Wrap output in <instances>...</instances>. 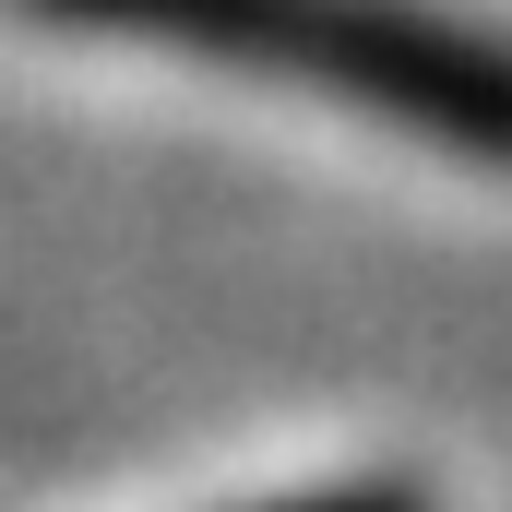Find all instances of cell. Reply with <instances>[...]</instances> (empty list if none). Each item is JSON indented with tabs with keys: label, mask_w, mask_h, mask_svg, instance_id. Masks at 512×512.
<instances>
[{
	"label": "cell",
	"mask_w": 512,
	"mask_h": 512,
	"mask_svg": "<svg viewBox=\"0 0 512 512\" xmlns=\"http://www.w3.org/2000/svg\"><path fill=\"white\" fill-rule=\"evenodd\" d=\"M24 12L227 60L262 84H310L334 108L393 120L429 155L512 167V36L441 0H24Z\"/></svg>",
	"instance_id": "6da1fadb"
},
{
	"label": "cell",
	"mask_w": 512,
	"mask_h": 512,
	"mask_svg": "<svg viewBox=\"0 0 512 512\" xmlns=\"http://www.w3.org/2000/svg\"><path fill=\"white\" fill-rule=\"evenodd\" d=\"M274 512H429V501L393 489V477H370V489H310V501H274Z\"/></svg>",
	"instance_id": "7a4b0ae2"
}]
</instances>
